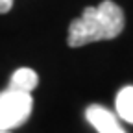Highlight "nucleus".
Listing matches in <instances>:
<instances>
[{
    "instance_id": "obj_5",
    "label": "nucleus",
    "mask_w": 133,
    "mask_h": 133,
    "mask_svg": "<svg viewBox=\"0 0 133 133\" xmlns=\"http://www.w3.org/2000/svg\"><path fill=\"white\" fill-rule=\"evenodd\" d=\"M115 107H116V115L122 120L133 124V85H126L118 91Z\"/></svg>"
},
{
    "instance_id": "obj_3",
    "label": "nucleus",
    "mask_w": 133,
    "mask_h": 133,
    "mask_svg": "<svg viewBox=\"0 0 133 133\" xmlns=\"http://www.w3.org/2000/svg\"><path fill=\"white\" fill-rule=\"evenodd\" d=\"M85 116H87L89 124L98 133H126L124 128L120 126L118 118H116V115L111 113L104 105H98V104L89 105L85 111Z\"/></svg>"
},
{
    "instance_id": "obj_6",
    "label": "nucleus",
    "mask_w": 133,
    "mask_h": 133,
    "mask_svg": "<svg viewBox=\"0 0 133 133\" xmlns=\"http://www.w3.org/2000/svg\"><path fill=\"white\" fill-rule=\"evenodd\" d=\"M13 6V0H0V15H4L11 9Z\"/></svg>"
},
{
    "instance_id": "obj_2",
    "label": "nucleus",
    "mask_w": 133,
    "mask_h": 133,
    "mask_svg": "<svg viewBox=\"0 0 133 133\" xmlns=\"http://www.w3.org/2000/svg\"><path fill=\"white\" fill-rule=\"evenodd\" d=\"M33 98L30 92L6 89L0 92V131H11L22 126L31 115Z\"/></svg>"
},
{
    "instance_id": "obj_7",
    "label": "nucleus",
    "mask_w": 133,
    "mask_h": 133,
    "mask_svg": "<svg viewBox=\"0 0 133 133\" xmlns=\"http://www.w3.org/2000/svg\"><path fill=\"white\" fill-rule=\"evenodd\" d=\"M0 133H11V131H0Z\"/></svg>"
},
{
    "instance_id": "obj_1",
    "label": "nucleus",
    "mask_w": 133,
    "mask_h": 133,
    "mask_svg": "<svg viewBox=\"0 0 133 133\" xmlns=\"http://www.w3.org/2000/svg\"><path fill=\"white\" fill-rule=\"evenodd\" d=\"M124 24L122 8L111 0H104L94 8H85L81 17L70 22L66 43L70 48H79L96 41H109L120 35Z\"/></svg>"
},
{
    "instance_id": "obj_4",
    "label": "nucleus",
    "mask_w": 133,
    "mask_h": 133,
    "mask_svg": "<svg viewBox=\"0 0 133 133\" xmlns=\"http://www.w3.org/2000/svg\"><path fill=\"white\" fill-rule=\"evenodd\" d=\"M39 83V78H37V72L28 69V66H22V69H17L11 78H9V85L8 89L11 91H21V92H30L37 87Z\"/></svg>"
}]
</instances>
